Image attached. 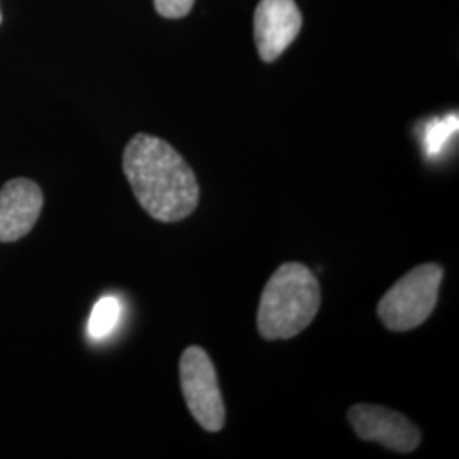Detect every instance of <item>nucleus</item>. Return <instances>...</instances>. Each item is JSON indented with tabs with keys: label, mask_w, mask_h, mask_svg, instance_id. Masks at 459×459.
I'll list each match as a JSON object with an SVG mask.
<instances>
[{
	"label": "nucleus",
	"mask_w": 459,
	"mask_h": 459,
	"mask_svg": "<svg viewBox=\"0 0 459 459\" xmlns=\"http://www.w3.org/2000/svg\"><path fill=\"white\" fill-rule=\"evenodd\" d=\"M123 170L136 201L157 221H181L196 210V176L162 138L145 133L133 136L123 153Z\"/></svg>",
	"instance_id": "nucleus-1"
},
{
	"label": "nucleus",
	"mask_w": 459,
	"mask_h": 459,
	"mask_svg": "<svg viewBox=\"0 0 459 459\" xmlns=\"http://www.w3.org/2000/svg\"><path fill=\"white\" fill-rule=\"evenodd\" d=\"M318 308L316 276L303 264H282L264 288L257 312L259 333L267 341L291 339L312 324Z\"/></svg>",
	"instance_id": "nucleus-2"
},
{
	"label": "nucleus",
	"mask_w": 459,
	"mask_h": 459,
	"mask_svg": "<svg viewBox=\"0 0 459 459\" xmlns=\"http://www.w3.org/2000/svg\"><path fill=\"white\" fill-rule=\"evenodd\" d=\"M443 269L437 264H422L407 273L381 298L377 316L383 325L394 332L419 327L434 312Z\"/></svg>",
	"instance_id": "nucleus-3"
},
{
	"label": "nucleus",
	"mask_w": 459,
	"mask_h": 459,
	"mask_svg": "<svg viewBox=\"0 0 459 459\" xmlns=\"http://www.w3.org/2000/svg\"><path fill=\"white\" fill-rule=\"evenodd\" d=\"M181 388L187 409L204 430L218 432L225 426V405L213 362L204 349L187 347L179 362Z\"/></svg>",
	"instance_id": "nucleus-4"
},
{
	"label": "nucleus",
	"mask_w": 459,
	"mask_h": 459,
	"mask_svg": "<svg viewBox=\"0 0 459 459\" xmlns=\"http://www.w3.org/2000/svg\"><path fill=\"white\" fill-rule=\"evenodd\" d=\"M347 419L362 441L398 453H411L420 444V430L400 411L379 405H354L347 411Z\"/></svg>",
	"instance_id": "nucleus-5"
},
{
	"label": "nucleus",
	"mask_w": 459,
	"mask_h": 459,
	"mask_svg": "<svg viewBox=\"0 0 459 459\" xmlns=\"http://www.w3.org/2000/svg\"><path fill=\"white\" fill-rule=\"evenodd\" d=\"M295 0H261L254 17L255 45L264 62H274L301 30Z\"/></svg>",
	"instance_id": "nucleus-6"
},
{
	"label": "nucleus",
	"mask_w": 459,
	"mask_h": 459,
	"mask_svg": "<svg viewBox=\"0 0 459 459\" xmlns=\"http://www.w3.org/2000/svg\"><path fill=\"white\" fill-rule=\"evenodd\" d=\"M43 210L36 182L13 179L0 189V242H16L33 230Z\"/></svg>",
	"instance_id": "nucleus-7"
},
{
	"label": "nucleus",
	"mask_w": 459,
	"mask_h": 459,
	"mask_svg": "<svg viewBox=\"0 0 459 459\" xmlns=\"http://www.w3.org/2000/svg\"><path fill=\"white\" fill-rule=\"evenodd\" d=\"M123 307L116 296H104L94 305L89 318V335L94 341H104L109 337L121 320Z\"/></svg>",
	"instance_id": "nucleus-8"
},
{
	"label": "nucleus",
	"mask_w": 459,
	"mask_h": 459,
	"mask_svg": "<svg viewBox=\"0 0 459 459\" xmlns=\"http://www.w3.org/2000/svg\"><path fill=\"white\" fill-rule=\"evenodd\" d=\"M458 132V115H447L429 121L424 128V152L427 157H437Z\"/></svg>",
	"instance_id": "nucleus-9"
},
{
	"label": "nucleus",
	"mask_w": 459,
	"mask_h": 459,
	"mask_svg": "<svg viewBox=\"0 0 459 459\" xmlns=\"http://www.w3.org/2000/svg\"><path fill=\"white\" fill-rule=\"evenodd\" d=\"M195 0H155V9L167 19H179L193 9Z\"/></svg>",
	"instance_id": "nucleus-10"
},
{
	"label": "nucleus",
	"mask_w": 459,
	"mask_h": 459,
	"mask_svg": "<svg viewBox=\"0 0 459 459\" xmlns=\"http://www.w3.org/2000/svg\"><path fill=\"white\" fill-rule=\"evenodd\" d=\"M0 22H2V14H0Z\"/></svg>",
	"instance_id": "nucleus-11"
}]
</instances>
